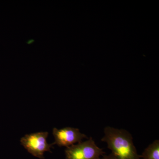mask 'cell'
<instances>
[{"label": "cell", "mask_w": 159, "mask_h": 159, "mask_svg": "<svg viewBox=\"0 0 159 159\" xmlns=\"http://www.w3.org/2000/svg\"><path fill=\"white\" fill-rule=\"evenodd\" d=\"M143 159H159V141L156 140L150 144L141 155Z\"/></svg>", "instance_id": "5"}, {"label": "cell", "mask_w": 159, "mask_h": 159, "mask_svg": "<svg viewBox=\"0 0 159 159\" xmlns=\"http://www.w3.org/2000/svg\"><path fill=\"white\" fill-rule=\"evenodd\" d=\"M99 159H120L116 157L113 154L111 153L110 154L108 155H103L102 156V158H99Z\"/></svg>", "instance_id": "6"}, {"label": "cell", "mask_w": 159, "mask_h": 159, "mask_svg": "<svg viewBox=\"0 0 159 159\" xmlns=\"http://www.w3.org/2000/svg\"><path fill=\"white\" fill-rule=\"evenodd\" d=\"M102 142H106L112 154L120 159H140L134 145L133 137L127 130L107 126Z\"/></svg>", "instance_id": "1"}, {"label": "cell", "mask_w": 159, "mask_h": 159, "mask_svg": "<svg viewBox=\"0 0 159 159\" xmlns=\"http://www.w3.org/2000/svg\"><path fill=\"white\" fill-rule=\"evenodd\" d=\"M105 154L91 137L84 142L67 147L65 150L66 159H99Z\"/></svg>", "instance_id": "2"}, {"label": "cell", "mask_w": 159, "mask_h": 159, "mask_svg": "<svg viewBox=\"0 0 159 159\" xmlns=\"http://www.w3.org/2000/svg\"><path fill=\"white\" fill-rule=\"evenodd\" d=\"M53 134L55 140L53 145L66 148L81 142L83 139H89L86 135L81 133L78 129L73 127H65L61 129L54 128Z\"/></svg>", "instance_id": "4"}, {"label": "cell", "mask_w": 159, "mask_h": 159, "mask_svg": "<svg viewBox=\"0 0 159 159\" xmlns=\"http://www.w3.org/2000/svg\"><path fill=\"white\" fill-rule=\"evenodd\" d=\"M48 136L47 132L26 134L21 139V144L32 155L39 159H44V152H51V148L54 145L53 143L49 144L47 142Z\"/></svg>", "instance_id": "3"}]
</instances>
